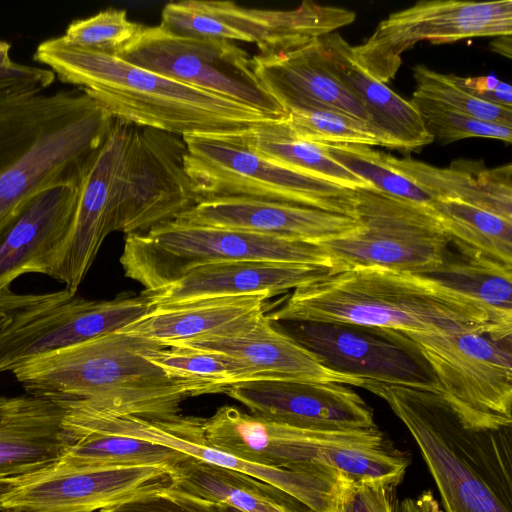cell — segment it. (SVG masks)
<instances>
[{"instance_id":"cell-1","label":"cell","mask_w":512,"mask_h":512,"mask_svg":"<svg viewBox=\"0 0 512 512\" xmlns=\"http://www.w3.org/2000/svg\"><path fill=\"white\" fill-rule=\"evenodd\" d=\"M272 322L350 323L401 332L473 331L511 338L512 315L426 277L377 267L329 275L289 294Z\"/></svg>"},{"instance_id":"cell-2","label":"cell","mask_w":512,"mask_h":512,"mask_svg":"<svg viewBox=\"0 0 512 512\" xmlns=\"http://www.w3.org/2000/svg\"><path fill=\"white\" fill-rule=\"evenodd\" d=\"M166 345L121 330L32 358L12 373L27 394L60 407L147 419L180 415L203 383L170 377L149 360Z\"/></svg>"},{"instance_id":"cell-3","label":"cell","mask_w":512,"mask_h":512,"mask_svg":"<svg viewBox=\"0 0 512 512\" xmlns=\"http://www.w3.org/2000/svg\"><path fill=\"white\" fill-rule=\"evenodd\" d=\"M113 120L78 88L0 87V225L42 191L77 186Z\"/></svg>"},{"instance_id":"cell-4","label":"cell","mask_w":512,"mask_h":512,"mask_svg":"<svg viewBox=\"0 0 512 512\" xmlns=\"http://www.w3.org/2000/svg\"><path fill=\"white\" fill-rule=\"evenodd\" d=\"M34 61L83 90L113 119L181 137L241 134L277 120L234 100L131 64L115 54L77 47L61 36L41 42ZM282 119V118H281Z\"/></svg>"},{"instance_id":"cell-5","label":"cell","mask_w":512,"mask_h":512,"mask_svg":"<svg viewBox=\"0 0 512 512\" xmlns=\"http://www.w3.org/2000/svg\"><path fill=\"white\" fill-rule=\"evenodd\" d=\"M417 444L435 482L442 512H512V426H463L440 394L366 382Z\"/></svg>"},{"instance_id":"cell-6","label":"cell","mask_w":512,"mask_h":512,"mask_svg":"<svg viewBox=\"0 0 512 512\" xmlns=\"http://www.w3.org/2000/svg\"><path fill=\"white\" fill-rule=\"evenodd\" d=\"M119 260L125 276L146 291L165 287L196 267L217 262L276 261L322 266L335 272L319 243L174 221L146 233L127 235Z\"/></svg>"},{"instance_id":"cell-7","label":"cell","mask_w":512,"mask_h":512,"mask_svg":"<svg viewBox=\"0 0 512 512\" xmlns=\"http://www.w3.org/2000/svg\"><path fill=\"white\" fill-rule=\"evenodd\" d=\"M184 165L199 201L248 197L354 215V189L275 162L252 149L241 134H194Z\"/></svg>"},{"instance_id":"cell-8","label":"cell","mask_w":512,"mask_h":512,"mask_svg":"<svg viewBox=\"0 0 512 512\" xmlns=\"http://www.w3.org/2000/svg\"><path fill=\"white\" fill-rule=\"evenodd\" d=\"M207 444L265 467L295 472L336 470L353 478L369 448L390 443L376 426L315 430L294 427L224 405L202 418Z\"/></svg>"},{"instance_id":"cell-9","label":"cell","mask_w":512,"mask_h":512,"mask_svg":"<svg viewBox=\"0 0 512 512\" xmlns=\"http://www.w3.org/2000/svg\"><path fill=\"white\" fill-rule=\"evenodd\" d=\"M154 309L143 293L87 300L68 289L42 294L0 290L8 322L0 331V373L22 363L119 331Z\"/></svg>"},{"instance_id":"cell-10","label":"cell","mask_w":512,"mask_h":512,"mask_svg":"<svg viewBox=\"0 0 512 512\" xmlns=\"http://www.w3.org/2000/svg\"><path fill=\"white\" fill-rule=\"evenodd\" d=\"M358 228L319 244L335 272L377 267L419 274L445 259L450 236L434 210L384 194L374 188L354 189Z\"/></svg>"},{"instance_id":"cell-11","label":"cell","mask_w":512,"mask_h":512,"mask_svg":"<svg viewBox=\"0 0 512 512\" xmlns=\"http://www.w3.org/2000/svg\"><path fill=\"white\" fill-rule=\"evenodd\" d=\"M418 346L439 384V394L464 427L512 426L511 338L473 331L403 332Z\"/></svg>"},{"instance_id":"cell-12","label":"cell","mask_w":512,"mask_h":512,"mask_svg":"<svg viewBox=\"0 0 512 512\" xmlns=\"http://www.w3.org/2000/svg\"><path fill=\"white\" fill-rule=\"evenodd\" d=\"M115 55L183 84L234 100L272 118L286 110L263 87L252 57L233 42L177 35L160 25L142 26Z\"/></svg>"},{"instance_id":"cell-13","label":"cell","mask_w":512,"mask_h":512,"mask_svg":"<svg viewBox=\"0 0 512 512\" xmlns=\"http://www.w3.org/2000/svg\"><path fill=\"white\" fill-rule=\"evenodd\" d=\"M348 9L304 1L290 10L255 9L231 1L167 3L160 26L182 36L254 43L259 54L302 47L354 22Z\"/></svg>"},{"instance_id":"cell-14","label":"cell","mask_w":512,"mask_h":512,"mask_svg":"<svg viewBox=\"0 0 512 512\" xmlns=\"http://www.w3.org/2000/svg\"><path fill=\"white\" fill-rule=\"evenodd\" d=\"M326 369L366 382L439 394L418 346L397 330L332 322H273Z\"/></svg>"},{"instance_id":"cell-15","label":"cell","mask_w":512,"mask_h":512,"mask_svg":"<svg viewBox=\"0 0 512 512\" xmlns=\"http://www.w3.org/2000/svg\"><path fill=\"white\" fill-rule=\"evenodd\" d=\"M511 32V0L420 1L390 14L365 42L351 48L357 64L386 84L397 74L403 53L420 41L443 44Z\"/></svg>"},{"instance_id":"cell-16","label":"cell","mask_w":512,"mask_h":512,"mask_svg":"<svg viewBox=\"0 0 512 512\" xmlns=\"http://www.w3.org/2000/svg\"><path fill=\"white\" fill-rule=\"evenodd\" d=\"M75 425L124 436L136 437L173 448L185 455L221 467L230 468L269 483L295 498L313 512H335L346 486L352 481L330 469L306 473L257 465L207 444L202 418L182 416L147 419L115 416L90 411H75Z\"/></svg>"},{"instance_id":"cell-17","label":"cell","mask_w":512,"mask_h":512,"mask_svg":"<svg viewBox=\"0 0 512 512\" xmlns=\"http://www.w3.org/2000/svg\"><path fill=\"white\" fill-rule=\"evenodd\" d=\"M181 136L133 127L127 148L116 231L146 233L199 202L186 172Z\"/></svg>"},{"instance_id":"cell-18","label":"cell","mask_w":512,"mask_h":512,"mask_svg":"<svg viewBox=\"0 0 512 512\" xmlns=\"http://www.w3.org/2000/svg\"><path fill=\"white\" fill-rule=\"evenodd\" d=\"M134 125L114 119L77 185L71 231L51 273L76 292L105 238L116 231L127 148Z\"/></svg>"},{"instance_id":"cell-19","label":"cell","mask_w":512,"mask_h":512,"mask_svg":"<svg viewBox=\"0 0 512 512\" xmlns=\"http://www.w3.org/2000/svg\"><path fill=\"white\" fill-rule=\"evenodd\" d=\"M160 466L60 467L0 483V512H98L168 479Z\"/></svg>"},{"instance_id":"cell-20","label":"cell","mask_w":512,"mask_h":512,"mask_svg":"<svg viewBox=\"0 0 512 512\" xmlns=\"http://www.w3.org/2000/svg\"><path fill=\"white\" fill-rule=\"evenodd\" d=\"M224 394L251 414L315 430L376 427L373 410L343 384L309 379H252L228 386Z\"/></svg>"},{"instance_id":"cell-21","label":"cell","mask_w":512,"mask_h":512,"mask_svg":"<svg viewBox=\"0 0 512 512\" xmlns=\"http://www.w3.org/2000/svg\"><path fill=\"white\" fill-rule=\"evenodd\" d=\"M77 202V186L46 189L0 225V290L26 273L51 276L67 243Z\"/></svg>"},{"instance_id":"cell-22","label":"cell","mask_w":512,"mask_h":512,"mask_svg":"<svg viewBox=\"0 0 512 512\" xmlns=\"http://www.w3.org/2000/svg\"><path fill=\"white\" fill-rule=\"evenodd\" d=\"M174 222L236 229L313 243L349 234L359 226L350 216L248 197L201 200L180 214Z\"/></svg>"},{"instance_id":"cell-23","label":"cell","mask_w":512,"mask_h":512,"mask_svg":"<svg viewBox=\"0 0 512 512\" xmlns=\"http://www.w3.org/2000/svg\"><path fill=\"white\" fill-rule=\"evenodd\" d=\"M330 268L276 261L245 260L209 263L188 271L175 282L144 290L155 308L195 299L264 294L269 298L313 283Z\"/></svg>"},{"instance_id":"cell-24","label":"cell","mask_w":512,"mask_h":512,"mask_svg":"<svg viewBox=\"0 0 512 512\" xmlns=\"http://www.w3.org/2000/svg\"><path fill=\"white\" fill-rule=\"evenodd\" d=\"M69 444L59 405L29 394L0 396V483L54 466Z\"/></svg>"},{"instance_id":"cell-25","label":"cell","mask_w":512,"mask_h":512,"mask_svg":"<svg viewBox=\"0 0 512 512\" xmlns=\"http://www.w3.org/2000/svg\"><path fill=\"white\" fill-rule=\"evenodd\" d=\"M252 65L263 87L286 112L326 107L369 123L362 102L325 64L318 40L286 52L258 53Z\"/></svg>"},{"instance_id":"cell-26","label":"cell","mask_w":512,"mask_h":512,"mask_svg":"<svg viewBox=\"0 0 512 512\" xmlns=\"http://www.w3.org/2000/svg\"><path fill=\"white\" fill-rule=\"evenodd\" d=\"M176 345L226 354L244 365L254 379H309L361 388L365 384L363 380L323 367L311 353L270 321L266 313L239 332L199 337Z\"/></svg>"},{"instance_id":"cell-27","label":"cell","mask_w":512,"mask_h":512,"mask_svg":"<svg viewBox=\"0 0 512 512\" xmlns=\"http://www.w3.org/2000/svg\"><path fill=\"white\" fill-rule=\"evenodd\" d=\"M351 47L337 32L318 39L325 64L362 102L369 123L397 150L409 152L432 143L433 138L414 104L363 70L355 61Z\"/></svg>"},{"instance_id":"cell-28","label":"cell","mask_w":512,"mask_h":512,"mask_svg":"<svg viewBox=\"0 0 512 512\" xmlns=\"http://www.w3.org/2000/svg\"><path fill=\"white\" fill-rule=\"evenodd\" d=\"M267 299V295L252 294L160 305L121 331L166 346L199 337L229 335L250 327L265 314Z\"/></svg>"},{"instance_id":"cell-29","label":"cell","mask_w":512,"mask_h":512,"mask_svg":"<svg viewBox=\"0 0 512 512\" xmlns=\"http://www.w3.org/2000/svg\"><path fill=\"white\" fill-rule=\"evenodd\" d=\"M384 161L436 201H457L512 220V165L487 168L482 160H455L439 168L383 153Z\"/></svg>"},{"instance_id":"cell-30","label":"cell","mask_w":512,"mask_h":512,"mask_svg":"<svg viewBox=\"0 0 512 512\" xmlns=\"http://www.w3.org/2000/svg\"><path fill=\"white\" fill-rule=\"evenodd\" d=\"M168 477L178 490L244 512H301L308 508L269 483L191 456L172 467Z\"/></svg>"},{"instance_id":"cell-31","label":"cell","mask_w":512,"mask_h":512,"mask_svg":"<svg viewBox=\"0 0 512 512\" xmlns=\"http://www.w3.org/2000/svg\"><path fill=\"white\" fill-rule=\"evenodd\" d=\"M70 437L60 467L160 466L168 470L188 455L136 437L98 431L64 420Z\"/></svg>"},{"instance_id":"cell-32","label":"cell","mask_w":512,"mask_h":512,"mask_svg":"<svg viewBox=\"0 0 512 512\" xmlns=\"http://www.w3.org/2000/svg\"><path fill=\"white\" fill-rule=\"evenodd\" d=\"M242 138L259 154L285 166L350 189L373 188L331 159L318 143L297 136L286 117L265 122Z\"/></svg>"},{"instance_id":"cell-33","label":"cell","mask_w":512,"mask_h":512,"mask_svg":"<svg viewBox=\"0 0 512 512\" xmlns=\"http://www.w3.org/2000/svg\"><path fill=\"white\" fill-rule=\"evenodd\" d=\"M460 252V255L447 253L441 264L417 275L512 315V266L467 248L460 247Z\"/></svg>"},{"instance_id":"cell-34","label":"cell","mask_w":512,"mask_h":512,"mask_svg":"<svg viewBox=\"0 0 512 512\" xmlns=\"http://www.w3.org/2000/svg\"><path fill=\"white\" fill-rule=\"evenodd\" d=\"M434 210L458 246L512 266V220L457 201H437Z\"/></svg>"},{"instance_id":"cell-35","label":"cell","mask_w":512,"mask_h":512,"mask_svg":"<svg viewBox=\"0 0 512 512\" xmlns=\"http://www.w3.org/2000/svg\"><path fill=\"white\" fill-rule=\"evenodd\" d=\"M149 360L170 377L208 385L214 393H224L231 384L254 379L240 362L221 352L187 346H167Z\"/></svg>"},{"instance_id":"cell-36","label":"cell","mask_w":512,"mask_h":512,"mask_svg":"<svg viewBox=\"0 0 512 512\" xmlns=\"http://www.w3.org/2000/svg\"><path fill=\"white\" fill-rule=\"evenodd\" d=\"M318 144L331 159L374 189L434 210L437 201L390 167L384 161L382 152L364 145Z\"/></svg>"},{"instance_id":"cell-37","label":"cell","mask_w":512,"mask_h":512,"mask_svg":"<svg viewBox=\"0 0 512 512\" xmlns=\"http://www.w3.org/2000/svg\"><path fill=\"white\" fill-rule=\"evenodd\" d=\"M286 121L297 136L310 142L395 149L394 144L367 121L330 108L289 110Z\"/></svg>"},{"instance_id":"cell-38","label":"cell","mask_w":512,"mask_h":512,"mask_svg":"<svg viewBox=\"0 0 512 512\" xmlns=\"http://www.w3.org/2000/svg\"><path fill=\"white\" fill-rule=\"evenodd\" d=\"M413 94L483 121L512 126V109L495 105L468 93L452 74H441L424 65L413 68Z\"/></svg>"},{"instance_id":"cell-39","label":"cell","mask_w":512,"mask_h":512,"mask_svg":"<svg viewBox=\"0 0 512 512\" xmlns=\"http://www.w3.org/2000/svg\"><path fill=\"white\" fill-rule=\"evenodd\" d=\"M410 101L417 108L433 141L450 144L470 137L492 138L507 143L512 141V126L483 121L415 94Z\"/></svg>"},{"instance_id":"cell-40","label":"cell","mask_w":512,"mask_h":512,"mask_svg":"<svg viewBox=\"0 0 512 512\" xmlns=\"http://www.w3.org/2000/svg\"><path fill=\"white\" fill-rule=\"evenodd\" d=\"M142 26L129 20L125 10L108 8L71 22L61 37L77 47L116 54Z\"/></svg>"},{"instance_id":"cell-41","label":"cell","mask_w":512,"mask_h":512,"mask_svg":"<svg viewBox=\"0 0 512 512\" xmlns=\"http://www.w3.org/2000/svg\"><path fill=\"white\" fill-rule=\"evenodd\" d=\"M98 512H220V507L174 488L168 478Z\"/></svg>"},{"instance_id":"cell-42","label":"cell","mask_w":512,"mask_h":512,"mask_svg":"<svg viewBox=\"0 0 512 512\" xmlns=\"http://www.w3.org/2000/svg\"><path fill=\"white\" fill-rule=\"evenodd\" d=\"M394 488L380 481H351L335 512H397Z\"/></svg>"},{"instance_id":"cell-43","label":"cell","mask_w":512,"mask_h":512,"mask_svg":"<svg viewBox=\"0 0 512 512\" xmlns=\"http://www.w3.org/2000/svg\"><path fill=\"white\" fill-rule=\"evenodd\" d=\"M455 81L468 93L483 101L512 109V87L494 75L459 77Z\"/></svg>"},{"instance_id":"cell-44","label":"cell","mask_w":512,"mask_h":512,"mask_svg":"<svg viewBox=\"0 0 512 512\" xmlns=\"http://www.w3.org/2000/svg\"><path fill=\"white\" fill-rule=\"evenodd\" d=\"M498 39L491 43L493 50L508 58L511 56V35L498 36Z\"/></svg>"},{"instance_id":"cell-45","label":"cell","mask_w":512,"mask_h":512,"mask_svg":"<svg viewBox=\"0 0 512 512\" xmlns=\"http://www.w3.org/2000/svg\"><path fill=\"white\" fill-rule=\"evenodd\" d=\"M219 507L220 512H244L242 510L224 504H219Z\"/></svg>"},{"instance_id":"cell-46","label":"cell","mask_w":512,"mask_h":512,"mask_svg":"<svg viewBox=\"0 0 512 512\" xmlns=\"http://www.w3.org/2000/svg\"><path fill=\"white\" fill-rule=\"evenodd\" d=\"M7 322L8 316L2 310H0V331L4 328Z\"/></svg>"}]
</instances>
